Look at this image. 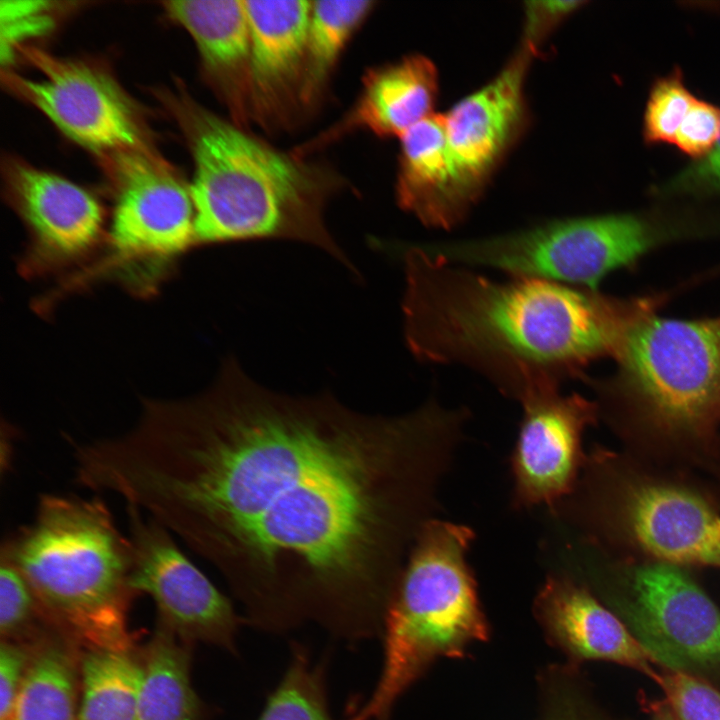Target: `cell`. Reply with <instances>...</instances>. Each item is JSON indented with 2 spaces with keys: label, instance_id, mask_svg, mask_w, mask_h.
<instances>
[{
  "label": "cell",
  "instance_id": "6da1fadb",
  "mask_svg": "<svg viewBox=\"0 0 720 720\" xmlns=\"http://www.w3.org/2000/svg\"><path fill=\"white\" fill-rule=\"evenodd\" d=\"M468 420L435 399L386 416L276 392L230 359L199 395L144 398L104 482L212 564L248 624L355 641L381 635Z\"/></svg>",
  "mask_w": 720,
  "mask_h": 720
},
{
  "label": "cell",
  "instance_id": "7a4b0ae2",
  "mask_svg": "<svg viewBox=\"0 0 720 720\" xmlns=\"http://www.w3.org/2000/svg\"><path fill=\"white\" fill-rule=\"evenodd\" d=\"M403 259L412 354L470 368L520 403L560 391L613 353L626 318L621 304L591 290L532 277L494 280L418 245Z\"/></svg>",
  "mask_w": 720,
  "mask_h": 720
},
{
  "label": "cell",
  "instance_id": "3957f363",
  "mask_svg": "<svg viewBox=\"0 0 720 720\" xmlns=\"http://www.w3.org/2000/svg\"><path fill=\"white\" fill-rule=\"evenodd\" d=\"M156 96L192 156L195 246L290 239L318 246L353 267L324 221L326 204L342 185L339 176L220 117L178 82Z\"/></svg>",
  "mask_w": 720,
  "mask_h": 720
},
{
  "label": "cell",
  "instance_id": "277c9868",
  "mask_svg": "<svg viewBox=\"0 0 720 720\" xmlns=\"http://www.w3.org/2000/svg\"><path fill=\"white\" fill-rule=\"evenodd\" d=\"M47 624L76 648L132 651L134 552L97 497L43 494L33 522L1 545Z\"/></svg>",
  "mask_w": 720,
  "mask_h": 720
},
{
  "label": "cell",
  "instance_id": "5b68a950",
  "mask_svg": "<svg viewBox=\"0 0 720 720\" xmlns=\"http://www.w3.org/2000/svg\"><path fill=\"white\" fill-rule=\"evenodd\" d=\"M474 530L433 518L420 529L389 601L383 664L370 698L348 720L389 714L397 699L441 659H464L492 629L468 562Z\"/></svg>",
  "mask_w": 720,
  "mask_h": 720
},
{
  "label": "cell",
  "instance_id": "8992f818",
  "mask_svg": "<svg viewBox=\"0 0 720 720\" xmlns=\"http://www.w3.org/2000/svg\"><path fill=\"white\" fill-rule=\"evenodd\" d=\"M565 528L623 540L680 567L720 569V515L685 487L624 473L616 457L595 449L573 492L558 509Z\"/></svg>",
  "mask_w": 720,
  "mask_h": 720
},
{
  "label": "cell",
  "instance_id": "52a82bcc",
  "mask_svg": "<svg viewBox=\"0 0 720 720\" xmlns=\"http://www.w3.org/2000/svg\"><path fill=\"white\" fill-rule=\"evenodd\" d=\"M613 354L618 376L602 384L664 435L708 438L720 424V318L627 316Z\"/></svg>",
  "mask_w": 720,
  "mask_h": 720
},
{
  "label": "cell",
  "instance_id": "ba28073f",
  "mask_svg": "<svg viewBox=\"0 0 720 720\" xmlns=\"http://www.w3.org/2000/svg\"><path fill=\"white\" fill-rule=\"evenodd\" d=\"M657 241L642 218L600 215L558 219L493 237L433 245L442 259L595 291L611 271L630 264Z\"/></svg>",
  "mask_w": 720,
  "mask_h": 720
},
{
  "label": "cell",
  "instance_id": "9c48e42d",
  "mask_svg": "<svg viewBox=\"0 0 720 720\" xmlns=\"http://www.w3.org/2000/svg\"><path fill=\"white\" fill-rule=\"evenodd\" d=\"M106 163L116 194L106 256L95 271L116 277L136 293H151L195 246L190 185L155 150L119 154Z\"/></svg>",
  "mask_w": 720,
  "mask_h": 720
},
{
  "label": "cell",
  "instance_id": "30bf717a",
  "mask_svg": "<svg viewBox=\"0 0 720 720\" xmlns=\"http://www.w3.org/2000/svg\"><path fill=\"white\" fill-rule=\"evenodd\" d=\"M18 52L39 72L29 79L10 70L2 80L68 138L108 160L154 150L136 106L117 81L96 65L23 46Z\"/></svg>",
  "mask_w": 720,
  "mask_h": 720
},
{
  "label": "cell",
  "instance_id": "8fae6325",
  "mask_svg": "<svg viewBox=\"0 0 720 720\" xmlns=\"http://www.w3.org/2000/svg\"><path fill=\"white\" fill-rule=\"evenodd\" d=\"M126 505L134 552L132 586L154 600L158 626L188 644L200 641L235 652L242 618L231 601L186 557L168 529Z\"/></svg>",
  "mask_w": 720,
  "mask_h": 720
},
{
  "label": "cell",
  "instance_id": "7c38bea8",
  "mask_svg": "<svg viewBox=\"0 0 720 720\" xmlns=\"http://www.w3.org/2000/svg\"><path fill=\"white\" fill-rule=\"evenodd\" d=\"M523 417L510 456L512 507L548 510L574 490L586 456L582 438L596 423L598 406L579 394L552 391L524 400Z\"/></svg>",
  "mask_w": 720,
  "mask_h": 720
},
{
  "label": "cell",
  "instance_id": "4fadbf2b",
  "mask_svg": "<svg viewBox=\"0 0 720 720\" xmlns=\"http://www.w3.org/2000/svg\"><path fill=\"white\" fill-rule=\"evenodd\" d=\"M9 199L29 234L23 270L40 274L79 264L106 236L100 202L81 186L18 160L6 166Z\"/></svg>",
  "mask_w": 720,
  "mask_h": 720
},
{
  "label": "cell",
  "instance_id": "5bb4252c",
  "mask_svg": "<svg viewBox=\"0 0 720 720\" xmlns=\"http://www.w3.org/2000/svg\"><path fill=\"white\" fill-rule=\"evenodd\" d=\"M631 616L661 664L720 662V611L680 567L654 562L632 577Z\"/></svg>",
  "mask_w": 720,
  "mask_h": 720
},
{
  "label": "cell",
  "instance_id": "9a60e30c",
  "mask_svg": "<svg viewBox=\"0 0 720 720\" xmlns=\"http://www.w3.org/2000/svg\"><path fill=\"white\" fill-rule=\"evenodd\" d=\"M532 611L546 642L566 662L580 666L608 661L657 676L651 667L658 662L654 655L572 575L551 571L535 595Z\"/></svg>",
  "mask_w": 720,
  "mask_h": 720
},
{
  "label": "cell",
  "instance_id": "2e32d148",
  "mask_svg": "<svg viewBox=\"0 0 720 720\" xmlns=\"http://www.w3.org/2000/svg\"><path fill=\"white\" fill-rule=\"evenodd\" d=\"M251 40L252 120L287 126L300 110L312 1H244Z\"/></svg>",
  "mask_w": 720,
  "mask_h": 720
},
{
  "label": "cell",
  "instance_id": "e0dca14e",
  "mask_svg": "<svg viewBox=\"0 0 720 720\" xmlns=\"http://www.w3.org/2000/svg\"><path fill=\"white\" fill-rule=\"evenodd\" d=\"M170 19L193 39L202 74L230 120L247 129L252 120L250 26L243 0L162 3Z\"/></svg>",
  "mask_w": 720,
  "mask_h": 720
},
{
  "label": "cell",
  "instance_id": "ac0fdd59",
  "mask_svg": "<svg viewBox=\"0 0 720 720\" xmlns=\"http://www.w3.org/2000/svg\"><path fill=\"white\" fill-rule=\"evenodd\" d=\"M534 48L524 42L493 80L444 115L452 156L475 195L520 126L524 76Z\"/></svg>",
  "mask_w": 720,
  "mask_h": 720
},
{
  "label": "cell",
  "instance_id": "d6986e66",
  "mask_svg": "<svg viewBox=\"0 0 720 720\" xmlns=\"http://www.w3.org/2000/svg\"><path fill=\"white\" fill-rule=\"evenodd\" d=\"M438 77L426 57L412 55L397 63L369 69L362 90L350 111L334 125L292 151L300 158L356 130L379 137H401L434 114Z\"/></svg>",
  "mask_w": 720,
  "mask_h": 720
},
{
  "label": "cell",
  "instance_id": "ffe728a7",
  "mask_svg": "<svg viewBox=\"0 0 720 720\" xmlns=\"http://www.w3.org/2000/svg\"><path fill=\"white\" fill-rule=\"evenodd\" d=\"M399 139L396 195L400 207L427 226L454 227L463 219L476 195L456 166L444 115L428 116Z\"/></svg>",
  "mask_w": 720,
  "mask_h": 720
},
{
  "label": "cell",
  "instance_id": "44dd1931",
  "mask_svg": "<svg viewBox=\"0 0 720 720\" xmlns=\"http://www.w3.org/2000/svg\"><path fill=\"white\" fill-rule=\"evenodd\" d=\"M190 662V644L158 626L142 663L137 720H201Z\"/></svg>",
  "mask_w": 720,
  "mask_h": 720
},
{
  "label": "cell",
  "instance_id": "7402d4cb",
  "mask_svg": "<svg viewBox=\"0 0 720 720\" xmlns=\"http://www.w3.org/2000/svg\"><path fill=\"white\" fill-rule=\"evenodd\" d=\"M372 0L312 1L300 106L312 109L354 33L374 9Z\"/></svg>",
  "mask_w": 720,
  "mask_h": 720
},
{
  "label": "cell",
  "instance_id": "603a6c76",
  "mask_svg": "<svg viewBox=\"0 0 720 720\" xmlns=\"http://www.w3.org/2000/svg\"><path fill=\"white\" fill-rule=\"evenodd\" d=\"M76 647L64 640L37 646L12 720H77Z\"/></svg>",
  "mask_w": 720,
  "mask_h": 720
},
{
  "label": "cell",
  "instance_id": "cb8c5ba5",
  "mask_svg": "<svg viewBox=\"0 0 720 720\" xmlns=\"http://www.w3.org/2000/svg\"><path fill=\"white\" fill-rule=\"evenodd\" d=\"M77 720H137L142 663L131 651H86Z\"/></svg>",
  "mask_w": 720,
  "mask_h": 720
},
{
  "label": "cell",
  "instance_id": "d4e9b609",
  "mask_svg": "<svg viewBox=\"0 0 720 720\" xmlns=\"http://www.w3.org/2000/svg\"><path fill=\"white\" fill-rule=\"evenodd\" d=\"M258 720H334L327 698L325 665L312 664L306 649L294 645L288 667Z\"/></svg>",
  "mask_w": 720,
  "mask_h": 720
},
{
  "label": "cell",
  "instance_id": "484cf974",
  "mask_svg": "<svg viewBox=\"0 0 720 720\" xmlns=\"http://www.w3.org/2000/svg\"><path fill=\"white\" fill-rule=\"evenodd\" d=\"M581 684L580 666L564 661L541 667L536 675V720H592Z\"/></svg>",
  "mask_w": 720,
  "mask_h": 720
},
{
  "label": "cell",
  "instance_id": "4316f807",
  "mask_svg": "<svg viewBox=\"0 0 720 720\" xmlns=\"http://www.w3.org/2000/svg\"><path fill=\"white\" fill-rule=\"evenodd\" d=\"M695 97L676 71L658 79L647 100L643 133L649 143H673Z\"/></svg>",
  "mask_w": 720,
  "mask_h": 720
},
{
  "label": "cell",
  "instance_id": "83f0119b",
  "mask_svg": "<svg viewBox=\"0 0 720 720\" xmlns=\"http://www.w3.org/2000/svg\"><path fill=\"white\" fill-rule=\"evenodd\" d=\"M36 621L45 622L37 599L22 573L10 557L1 550V640L16 641V638L32 630Z\"/></svg>",
  "mask_w": 720,
  "mask_h": 720
},
{
  "label": "cell",
  "instance_id": "f1b7e54d",
  "mask_svg": "<svg viewBox=\"0 0 720 720\" xmlns=\"http://www.w3.org/2000/svg\"><path fill=\"white\" fill-rule=\"evenodd\" d=\"M655 681L677 720H720V692L705 681L674 665H666Z\"/></svg>",
  "mask_w": 720,
  "mask_h": 720
},
{
  "label": "cell",
  "instance_id": "f546056e",
  "mask_svg": "<svg viewBox=\"0 0 720 720\" xmlns=\"http://www.w3.org/2000/svg\"><path fill=\"white\" fill-rule=\"evenodd\" d=\"M56 2L1 1V61L8 66L24 41L47 33L55 25Z\"/></svg>",
  "mask_w": 720,
  "mask_h": 720
},
{
  "label": "cell",
  "instance_id": "4dcf8cb0",
  "mask_svg": "<svg viewBox=\"0 0 720 720\" xmlns=\"http://www.w3.org/2000/svg\"><path fill=\"white\" fill-rule=\"evenodd\" d=\"M720 136V109L714 104L696 99L682 121L673 144L685 154L706 156Z\"/></svg>",
  "mask_w": 720,
  "mask_h": 720
},
{
  "label": "cell",
  "instance_id": "1f68e13d",
  "mask_svg": "<svg viewBox=\"0 0 720 720\" xmlns=\"http://www.w3.org/2000/svg\"><path fill=\"white\" fill-rule=\"evenodd\" d=\"M36 648H30L24 643L16 641L1 640L0 720H12L15 702Z\"/></svg>",
  "mask_w": 720,
  "mask_h": 720
},
{
  "label": "cell",
  "instance_id": "d6a6232c",
  "mask_svg": "<svg viewBox=\"0 0 720 720\" xmlns=\"http://www.w3.org/2000/svg\"><path fill=\"white\" fill-rule=\"evenodd\" d=\"M672 192H720V136L712 150L684 169L667 185Z\"/></svg>",
  "mask_w": 720,
  "mask_h": 720
},
{
  "label": "cell",
  "instance_id": "836d02e7",
  "mask_svg": "<svg viewBox=\"0 0 720 720\" xmlns=\"http://www.w3.org/2000/svg\"><path fill=\"white\" fill-rule=\"evenodd\" d=\"M575 1H536L527 3L524 42L536 46L561 18L576 9Z\"/></svg>",
  "mask_w": 720,
  "mask_h": 720
},
{
  "label": "cell",
  "instance_id": "e575fe53",
  "mask_svg": "<svg viewBox=\"0 0 720 720\" xmlns=\"http://www.w3.org/2000/svg\"><path fill=\"white\" fill-rule=\"evenodd\" d=\"M651 720H677L670 707L666 704H653Z\"/></svg>",
  "mask_w": 720,
  "mask_h": 720
},
{
  "label": "cell",
  "instance_id": "d590c367",
  "mask_svg": "<svg viewBox=\"0 0 720 720\" xmlns=\"http://www.w3.org/2000/svg\"><path fill=\"white\" fill-rule=\"evenodd\" d=\"M389 719H390V713L379 717L377 720H389Z\"/></svg>",
  "mask_w": 720,
  "mask_h": 720
}]
</instances>
